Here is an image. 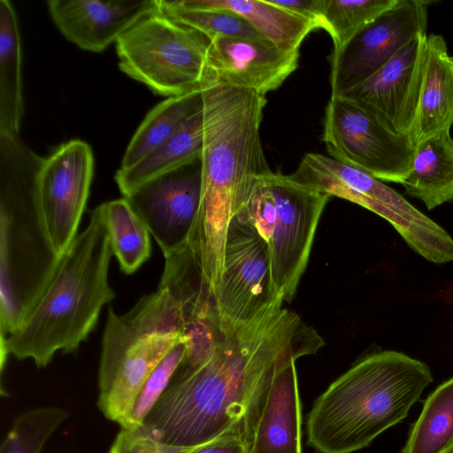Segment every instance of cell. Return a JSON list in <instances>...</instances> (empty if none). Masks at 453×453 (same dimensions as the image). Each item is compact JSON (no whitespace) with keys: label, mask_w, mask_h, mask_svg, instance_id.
I'll return each mask as SVG.
<instances>
[{"label":"cell","mask_w":453,"mask_h":453,"mask_svg":"<svg viewBox=\"0 0 453 453\" xmlns=\"http://www.w3.org/2000/svg\"><path fill=\"white\" fill-rule=\"evenodd\" d=\"M295 363L273 380L249 453H303L302 403Z\"/></svg>","instance_id":"cell-17"},{"label":"cell","mask_w":453,"mask_h":453,"mask_svg":"<svg viewBox=\"0 0 453 453\" xmlns=\"http://www.w3.org/2000/svg\"><path fill=\"white\" fill-rule=\"evenodd\" d=\"M68 417L65 410L55 406L25 411L14 419L1 444L0 453H40Z\"/></svg>","instance_id":"cell-29"},{"label":"cell","mask_w":453,"mask_h":453,"mask_svg":"<svg viewBox=\"0 0 453 453\" xmlns=\"http://www.w3.org/2000/svg\"><path fill=\"white\" fill-rule=\"evenodd\" d=\"M453 126V60L444 38L427 35L417 144Z\"/></svg>","instance_id":"cell-19"},{"label":"cell","mask_w":453,"mask_h":453,"mask_svg":"<svg viewBox=\"0 0 453 453\" xmlns=\"http://www.w3.org/2000/svg\"><path fill=\"white\" fill-rule=\"evenodd\" d=\"M323 141L334 159L381 181L402 184L408 177L416 145L383 127L357 102L331 96L325 111Z\"/></svg>","instance_id":"cell-8"},{"label":"cell","mask_w":453,"mask_h":453,"mask_svg":"<svg viewBox=\"0 0 453 453\" xmlns=\"http://www.w3.org/2000/svg\"><path fill=\"white\" fill-rule=\"evenodd\" d=\"M429 367L385 350L356 362L314 402L307 443L318 453H352L405 418L432 382Z\"/></svg>","instance_id":"cell-4"},{"label":"cell","mask_w":453,"mask_h":453,"mask_svg":"<svg viewBox=\"0 0 453 453\" xmlns=\"http://www.w3.org/2000/svg\"><path fill=\"white\" fill-rule=\"evenodd\" d=\"M402 185L428 210L453 203V138L449 131L431 135L416 145L411 170Z\"/></svg>","instance_id":"cell-22"},{"label":"cell","mask_w":453,"mask_h":453,"mask_svg":"<svg viewBox=\"0 0 453 453\" xmlns=\"http://www.w3.org/2000/svg\"><path fill=\"white\" fill-rule=\"evenodd\" d=\"M268 176L269 174L257 182L245 207L251 224L267 243L276 219L275 198Z\"/></svg>","instance_id":"cell-31"},{"label":"cell","mask_w":453,"mask_h":453,"mask_svg":"<svg viewBox=\"0 0 453 453\" xmlns=\"http://www.w3.org/2000/svg\"><path fill=\"white\" fill-rule=\"evenodd\" d=\"M203 144V104L177 133L134 165L119 168L115 181L123 196L152 179L201 158Z\"/></svg>","instance_id":"cell-21"},{"label":"cell","mask_w":453,"mask_h":453,"mask_svg":"<svg viewBox=\"0 0 453 453\" xmlns=\"http://www.w3.org/2000/svg\"><path fill=\"white\" fill-rule=\"evenodd\" d=\"M113 255L103 204L61 256L45 292L21 326L1 345L7 356L47 366L57 351L72 353L95 329L103 307L115 297L108 274Z\"/></svg>","instance_id":"cell-3"},{"label":"cell","mask_w":453,"mask_h":453,"mask_svg":"<svg viewBox=\"0 0 453 453\" xmlns=\"http://www.w3.org/2000/svg\"><path fill=\"white\" fill-rule=\"evenodd\" d=\"M272 275L269 246L245 208L228 226L223 269L214 306L223 329L246 324L282 307Z\"/></svg>","instance_id":"cell-7"},{"label":"cell","mask_w":453,"mask_h":453,"mask_svg":"<svg viewBox=\"0 0 453 453\" xmlns=\"http://www.w3.org/2000/svg\"><path fill=\"white\" fill-rule=\"evenodd\" d=\"M43 161L19 135L0 134V340L25 321L61 259L40 203Z\"/></svg>","instance_id":"cell-5"},{"label":"cell","mask_w":453,"mask_h":453,"mask_svg":"<svg viewBox=\"0 0 453 453\" xmlns=\"http://www.w3.org/2000/svg\"><path fill=\"white\" fill-rule=\"evenodd\" d=\"M50 15L62 35L79 48L101 52L142 18L158 0H50Z\"/></svg>","instance_id":"cell-16"},{"label":"cell","mask_w":453,"mask_h":453,"mask_svg":"<svg viewBox=\"0 0 453 453\" xmlns=\"http://www.w3.org/2000/svg\"><path fill=\"white\" fill-rule=\"evenodd\" d=\"M276 219L268 242L273 283L283 302L290 303L308 265L317 226L330 196L272 173Z\"/></svg>","instance_id":"cell-9"},{"label":"cell","mask_w":453,"mask_h":453,"mask_svg":"<svg viewBox=\"0 0 453 453\" xmlns=\"http://www.w3.org/2000/svg\"><path fill=\"white\" fill-rule=\"evenodd\" d=\"M271 4L316 23L321 28V19L327 0H268Z\"/></svg>","instance_id":"cell-33"},{"label":"cell","mask_w":453,"mask_h":453,"mask_svg":"<svg viewBox=\"0 0 453 453\" xmlns=\"http://www.w3.org/2000/svg\"><path fill=\"white\" fill-rule=\"evenodd\" d=\"M181 304L165 289L142 296L126 314L109 307L98 369L99 394L109 387L125 354L142 339L158 334H183Z\"/></svg>","instance_id":"cell-15"},{"label":"cell","mask_w":453,"mask_h":453,"mask_svg":"<svg viewBox=\"0 0 453 453\" xmlns=\"http://www.w3.org/2000/svg\"><path fill=\"white\" fill-rule=\"evenodd\" d=\"M401 453H453V377L428 395Z\"/></svg>","instance_id":"cell-25"},{"label":"cell","mask_w":453,"mask_h":453,"mask_svg":"<svg viewBox=\"0 0 453 453\" xmlns=\"http://www.w3.org/2000/svg\"><path fill=\"white\" fill-rule=\"evenodd\" d=\"M299 57V50H285L267 40L216 37L210 41L205 84L221 83L266 95L296 70Z\"/></svg>","instance_id":"cell-14"},{"label":"cell","mask_w":453,"mask_h":453,"mask_svg":"<svg viewBox=\"0 0 453 453\" xmlns=\"http://www.w3.org/2000/svg\"><path fill=\"white\" fill-rule=\"evenodd\" d=\"M176 3L186 8L233 12L267 41L285 50L298 51L304 38L319 28L316 23L268 0H178Z\"/></svg>","instance_id":"cell-20"},{"label":"cell","mask_w":453,"mask_h":453,"mask_svg":"<svg viewBox=\"0 0 453 453\" xmlns=\"http://www.w3.org/2000/svg\"><path fill=\"white\" fill-rule=\"evenodd\" d=\"M427 34L402 48L371 77L340 95L351 99L394 134L417 145Z\"/></svg>","instance_id":"cell-11"},{"label":"cell","mask_w":453,"mask_h":453,"mask_svg":"<svg viewBox=\"0 0 453 453\" xmlns=\"http://www.w3.org/2000/svg\"><path fill=\"white\" fill-rule=\"evenodd\" d=\"M182 335H153L128 349L107 389L98 394L97 405L106 418L124 425L141 387Z\"/></svg>","instance_id":"cell-18"},{"label":"cell","mask_w":453,"mask_h":453,"mask_svg":"<svg viewBox=\"0 0 453 453\" xmlns=\"http://www.w3.org/2000/svg\"><path fill=\"white\" fill-rule=\"evenodd\" d=\"M102 204L112 253L121 271L132 274L150 257V231L124 197Z\"/></svg>","instance_id":"cell-26"},{"label":"cell","mask_w":453,"mask_h":453,"mask_svg":"<svg viewBox=\"0 0 453 453\" xmlns=\"http://www.w3.org/2000/svg\"><path fill=\"white\" fill-rule=\"evenodd\" d=\"M203 104L202 88L168 97L148 112L130 140L121 161L127 169L167 142Z\"/></svg>","instance_id":"cell-24"},{"label":"cell","mask_w":453,"mask_h":453,"mask_svg":"<svg viewBox=\"0 0 453 453\" xmlns=\"http://www.w3.org/2000/svg\"><path fill=\"white\" fill-rule=\"evenodd\" d=\"M93 168L91 147L79 139L61 144L42 165L40 203L51 242L60 256L78 234Z\"/></svg>","instance_id":"cell-12"},{"label":"cell","mask_w":453,"mask_h":453,"mask_svg":"<svg viewBox=\"0 0 453 453\" xmlns=\"http://www.w3.org/2000/svg\"><path fill=\"white\" fill-rule=\"evenodd\" d=\"M397 0H327L321 28L341 50L357 32L393 7Z\"/></svg>","instance_id":"cell-27"},{"label":"cell","mask_w":453,"mask_h":453,"mask_svg":"<svg viewBox=\"0 0 453 453\" xmlns=\"http://www.w3.org/2000/svg\"><path fill=\"white\" fill-rule=\"evenodd\" d=\"M250 443L234 434H226L194 447L188 453H249Z\"/></svg>","instance_id":"cell-34"},{"label":"cell","mask_w":453,"mask_h":453,"mask_svg":"<svg viewBox=\"0 0 453 453\" xmlns=\"http://www.w3.org/2000/svg\"><path fill=\"white\" fill-rule=\"evenodd\" d=\"M201 191V159H197L152 179L124 198L167 256L188 244Z\"/></svg>","instance_id":"cell-13"},{"label":"cell","mask_w":453,"mask_h":453,"mask_svg":"<svg viewBox=\"0 0 453 453\" xmlns=\"http://www.w3.org/2000/svg\"><path fill=\"white\" fill-rule=\"evenodd\" d=\"M159 7L172 19L201 32L210 41L220 36L266 40L243 18L230 11L186 8L176 1L166 0H159Z\"/></svg>","instance_id":"cell-28"},{"label":"cell","mask_w":453,"mask_h":453,"mask_svg":"<svg viewBox=\"0 0 453 453\" xmlns=\"http://www.w3.org/2000/svg\"><path fill=\"white\" fill-rule=\"evenodd\" d=\"M433 1L397 0L396 4L331 54L332 95L360 84L414 38L426 35Z\"/></svg>","instance_id":"cell-10"},{"label":"cell","mask_w":453,"mask_h":453,"mask_svg":"<svg viewBox=\"0 0 453 453\" xmlns=\"http://www.w3.org/2000/svg\"><path fill=\"white\" fill-rule=\"evenodd\" d=\"M202 95L201 201L188 247L202 286L214 300L230 221L272 171L260 138L265 95L221 83L203 85Z\"/></svg>","instance_id":"cell-2"},{"label":"cell","mask_w":453,"mask_h":453,"mask_svg":"<svg viewBox=\"0 0 453 453\" xmlns=\"http://www.w3.org/2000/svg\"><path fill=\"white\" fill-rule=\"evenodd\" d=\"M21 42L12 3L0 1V134L19 135L24 113Z\"/></svg>","instance_id":"cell-23"},{"label":"cell","mask_w":453,"mask_h":453,"mask_svg":"<svg viewBox=\"0 0 453 453\" xmlns=\"http://www.w3.org/2000/svg\"><path fill=\"white\" fill-rule=\"evenodd\" d=\"M115 43L119 69L155 94L179 96L206 83L210 40L160 7L137 21Z\"/></svg>","instance_id":"cell-6"},{"label":"cell","mask_w":453,"mask_h":453,"mask_svg":"<svg viewBox=\"0 0 453 453\" xmlns=\"http://www.w3.org/2000/svg\"><path fill=\"white\" fill-rule=\"evenodd\" d=\"M186 353V337L182 335L160 360L141 387L130 412L120 427L137 428L168 387Z\"/></svg>","instance_id":"cell-30"},{"label":"cell","mask_w":453,"mask_h":453,"mask_svg":"<svg viewBox=\"0 0 453 453\" xmlns=\"http://www.w3.org/2000/svg\"><path fill=\"white\" fill-rule=\"evenodd\" d=\"M192 449L164 443L142 426L121 427L108 453H188Z\"/></svg>","instance_id":"cell-32"},{"label":"cell","mask_w":453,"mask_h":453,"mask_svg":"<svg viewBox=\"0 0 453 453\" xmlns=\"http://www.w3.org/2000/svg\"><path fill=\"white\" fill-rule=\"evenodd\" d=\"M324 344L297 313L273 308L225 330L203 365L177 368L142 426L175 447L194 448L226 434L250 445L275 377L298 358L316 354Z\"/></svg>","instance_id":"cell-1"},{"label":"cell","mask_w":453,"mask_h":453,"mask_svg":"<svg viewBox=\"0 0 453 453\" xmlns=\"http://www.w3.org/2000/svg\"><path fill=\"white\" fill-rule=\"evenodd\" d=\"M451 58H452V60H453V56H451Z\"/></svg>","instance_id":"cell-35"}]
</instances>
